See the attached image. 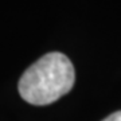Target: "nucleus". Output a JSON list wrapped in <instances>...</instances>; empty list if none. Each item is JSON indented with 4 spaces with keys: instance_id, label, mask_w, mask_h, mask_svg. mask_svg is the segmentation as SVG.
<instances>
[{
    "instance_id": "1",
    "label": "nucleus",
    "mask_w": 121,
    "mask_h": 121,
    "mask_svg": "<svg viewBox=\"0 0 121 121\" xmlns=\"http://www.w3.org/2000/svg\"><path fill=\"white\" fill-rule=\"evenodd\" d=\"M75 82L71 60L62 52L40 56L19 79V94L32 105H48L67 94Z\"/></svg>"
},
{
    "instance_id": "2",
    "label": "nucleus",
    "mask_w": 121,
    "mask_h": 121,
    "mask_svg": "<svg viewBox=\"0 0 121 121\" xmlns=\"http://www.w3.org/2000/svg\"><path fill=\"white\" fill-rule=\"evenodd\" d=\"M102 121H121V110H117V112L112 113L110 116H108Z\"/></svg>"
}]
</instances>
